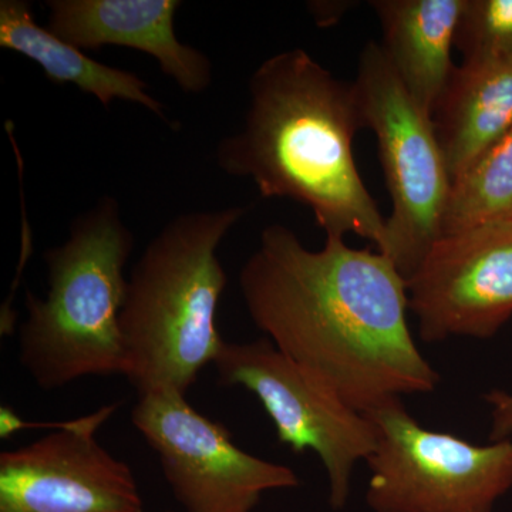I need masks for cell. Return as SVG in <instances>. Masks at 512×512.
<instances>
[{
  "mask_svg": "<svg viewBox=\"0 0 512 512\" xmlns=\"http://www.w3.org/2000/svg\"><path fill=\"white\" fill-rule=\"evenodd\" d=\"M239 288L256 329L357 412L439 386L407 322L406 279L382 252L336 235L311 251L272 224L242 266Z\"/></svg>",
  "mask_w": 512,
  "mask_h": 512,
  "instance_id": "1",
  "label": "cell"
},
{
  "mask_svg": "<svg viewBox=\"0 0 512 512\" xmlns=\"http://www.w3.org/2000/svg\"><path fill=\"white\" fill-rule=\"evenodd\" d=\"M212 365L222 386L249 390L274 423L279 443L293 453L313 451L329 480V504L343 510L355 467L376 446L375 424L285 356L269 339L224 342Z\"/></svg>",
  "mask_w": 512,
  "mask_h": 512,
  "instance_id": "7",
  "label": "cell"
},
{
  "mask_svg": "<svg viewBox=\"0 0 512 512\" xmlns=\"http://www.w3.org/2000/svg\"><path fill=\"white\" fill-rule=\"evenodd\" d=\"M508 221H512V127L453 181L443 235Z\"/></svg>",
  "mask_w": 512,
  "mask_h": 512,
  "instance_id": "15",
  "label": "cell"
},
{
  "mask_svg": "<svg viewBox=\"0 0 512 512\" xmlns=\"http://www.w3.org/2000/svg\"><path fill=\"white\" fill-rule=\"evenodd\" d=\"M180 0H50L47 29L80 50L123 46L157 60L161 72L185 93L212 84V63L175 35Z\"/></svg>",
  "mask_w": 512,
  "mask_h": 512,
  "instance_id": "11",
  "label": "cell"
},
{
  "mask_svg": "<svg viewBox=\"0 0 512 512\" xmlns=\"http://www.w3.org/2000/svg\"><path fill=\"white\" fill-rule=\"evenodd\" d=\"M457 49L463 63L512 57V0H464Z\"/></svg>",
  "mask_w": 512,
  "mask_h": 512,
  "instance_id": "16",
  "label": "cell"
},
{
  "mask_svg": "<svg viewBox=\"0 0 512 512\" xmlns=\"http://www.w3.org/2000/svg\"><path fill=\"white\" fill-rule=\"evenodd\" d=\"M362 128L353 83L333 76L306 50H285L252 74L244 124L218 144L217 163L232 177L249 178L264 198L305 205L326 235L350 232L383 254L387 218L353 156Z\"/></svg>",
  "mask_w": 512,
  "mask_h": 512,
  "instance_id": "2",
  "label": "cell"
},
{
  "mask_svg": "<svg viewBox=\"0 0 512 512\" xmlns=\"http://www.w3.org/2000/svg\"><path fill=\"white\" fill-rule=\"evenodd\" d=\"M133 249L134 234L113 197L80 214L69 239L47 249L49 289L45 298L26 292L19 329L20 365L40 389L89 376H124L120 315Z\"/></svg>",
  "mask_w": 512,
  "mask_h": 512,
  "instance_id": "4",
  "label": "cell"
},
{
  "mask_svg": "<svg viewBox=\"0 0 512 512\" xmlns=\"http://www.w3.org/2000/svg\"><path fill=\"white\" fill-rule=\"evenodd\" d=\"M491 407V441L510 439L512 436V393L491 390L484 394Z\"/></svg>",
  "mask_w": 512,
  "mask_h": 512,
  "instance_id": "17",
  "label": "cell"
},
{
  "mask_svg": "<svg viewBox=\"0 0 512 512\" xmlns=\"http://www.w3.org/2000/svg\"><path fill=\"white\" fill-rule=\"evenodd\" d=\"M353 86L392 201L383 255L407 282L443 235L453 180L433 117L407 92L380 43L363 47Z\"/></svg>",
  "mask_w": 512,
  "mask_h": 512,
  "instance_id": "5",
  "label": "cell"
},
{
  "mask_svg": "<svg viewBox=\"0 0 512 512\" xmlns=\"http://www.w3.org/2000/svg\"><path fill=\"white\" fill-rule=\"evenodd\" d=\"M382 26L384 53L400 82L421 109L434 116L456 66L464 0H373Z\"/></svg>",
  "mask_w": 512,
  "mask_h": 512,
  "instance_id": "12",
  "label": "cell"
},
{
  "mask_svg": "<svg viewBox=\"0 0 512 512\" xmlns=\"http://www.w3.org/2000/svg\"><path fill=\"white\" fill-rule=\"evenodd\" d=\"M376 446L366 503L375 512H494L512 488V439L477 446L427 429L396 400L367 414Z\"/></svg>",
  "mask_w": 512,
  "mask_h": 512,
  "instance_id": "6",
  "label": "cell"
},
{
  "mask_svg": "<svg viewBox=\"0 0 512 512\" xmlns=\"http://www.w3.org/2000/svg\"><path fill=\"white\" fill-rule=\"evenodd\" d=\"M248 208L178 215L151 239L128 279L120 315L124 376L138 394H187L225 340L217 309L228 276L218 248Z\"/></svg>",
  "mask_w": 512,
  "mask_h": 512,
  "instance_id": "3",
  "label": "cell"
},
{
  "mask_svg": "<svg viewBox=\"0 0 512 512\" xmlns=\"http://www.w3.org/2000/svg\"><path fill=\"white\" fill-rule=\"evenodd\" d=\"M407 293L423 342L494 338L512 316V221L443 235Z\"/></svg>",
  "mask_w": 512,
  "mask_h": 512,
  "instance_id": "10",
  "label": "cell"
},
{
  "mask_svg": "<svg viewBox=\"0 0 512 512\" xmlns=\"http://www.w3.org/2000/svg\"><path fill=\"white\" fill-rule=\"evenodd\" d=\"M311 5L309 10L319 26L335 25L352 8L350 2H313Z\"/></svg>",
  "mask_w": 512,
  "mask_h": 512,
  "instance_id": "18",
  "label": "cell"
},
{
  "mask_svg": "<svg viewBox=\"0 0 512 512\" xmlns=\"http://www.w3.org/2000/svg\"><path fill=\"white\" fill-rule=\"evenodd\" d=\"M0 47L28 57L57 86L72 84L80 92L92 94L106 109L114 100L140 104L178 131L163 104L148 93L146 80L128 70L97 62L37 25L32 5L25 0L0 2Z\"/></svg>",
  "mask_w": 512,
  "mask_h": 512,
  "instance_id": "14",
  "label": "cell"
},
{
  "mask_svg": "<svg viewBox=\"0 0 512 512\" xmlns=\"http://www.w3.org/2000/svg\"><path fill=\"white\" fill-rule=\"evenodd\" d=\"M433 121L454 181L512 127V57L456 66Z\"/></svg>",
  "mask_w": 512,
  "mask_h": 512,
  "instance_id": "13",
  "label": "cell"
},
{
  "mask_svg": "<svg viewBox=\"0 0 512 512\" xmlns=\"http://www.w3.org/2000/svg\"><path fill=\"white\" fill-rule=\"evenodd\" d=\"M185 396L168 389L138 394L131 412L185 512H252L268 491L299 487L292 468L239 448L227 427Z\"/></svg>",
  "mask_w": 512,
  "mask_h": 512,
  "instance_id": "8",
  "label": "cell"
},
{
  "mask_svg": "<svg viewBox=\"0 0 512 512\" xmlns=\"http://www.w3.org/2000/svg\"><path fill=\"white\" fill-rule=\"evenodd\" d=\"M117 407L107 404L63 423H28L19 417L16 431H53L0 454V512H144L133 470L97 440V431Z\"/></svg>",
  "mask_w": 512,
  "mask_h": 512,
  "instance_id": "9",
  "label": "cell"
}]
</instances>
